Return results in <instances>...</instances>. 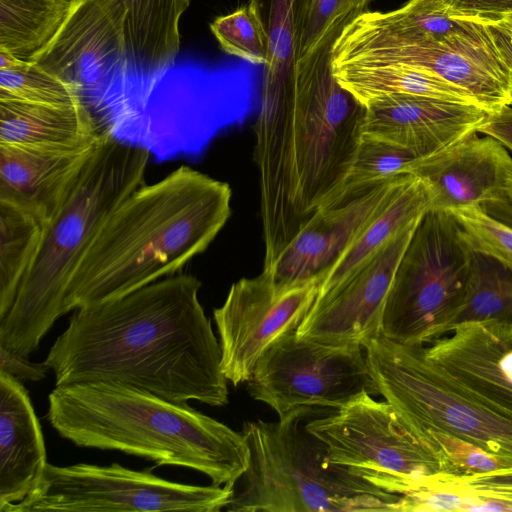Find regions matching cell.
I'll list each match as a JSON object with an SVG mask.
<instances>
[{"instance_id":"cell-1","label":"cell","mask_w":512,"mask_h":512,"mask_svg":"<svg viewBox=\"0 0 512 512\" xmlns=\"http://www.w3.org/2000/svg\"><path fill=\"white\" fill-rule=\"evenodd\" d=\"M201 285L192 275L174 274L76 309L44 360L56 386L115 382L177 403L228 404L220 344L198 297Z\"/></svg>"},{"instance_id":"cell-2","label":"cell","mask_w":512,"mask_h":512,"mask_svg":"<svg viewBox=\"0 0 512 512\" xmlns=\"http://www.w3.org/2000/svg\"><path fill=\"white\" fill-rule=\"evenodd\" d=\"M365 114L366 107L333 73L309 93L261 102L253 159L259 173L263 268L317 211L343 201Z\"/></svg>"},{"instance_id":"cell-3","label":"cell","mask_w":512,"mask_h":512,"mask_svg":"<svg viewBox=\"0 0 512 512\" xmlns=\"http://www.w3.org/2000/svg\"><path fill=\"white\" fill-rule=\"evenodd\" d=\"M231 188L189 166L132 191L107 217L68 284L65 314L176 274L231 215Z\"/></svg>"},{"instance_id":"cell-4","label":"cell","mask_w":512,"mask_h":512,"mask_svg":"<svg viewBox=\"0 0 512 512\" xmlns=\"http://www.w3.org/2000/svg\"><path fill=\"white\" fill-rule=\"evenodd\" d=\"M47 419L76 446L189 468L217 486L233 489L250 464L242 432L187 402L169 401L115 382L56 386L48 396Z\"/></svg>"},{"instance_id":"cell-5","label":"cell","mask_w":512,"mask_h":512,"mask_svg":"<svg viewBox=\"0 0 512 512\" xmlns=\"http://www.w3.org/2000/svg\"><path fill=\"white\" fill-rule=\"evenodd\" d=\"M150 153L107 132L69 199L45 225L37 255L0 320V346L28 357L64 312L70 279L109 214L144 184Z\"/></svg>"},{"instance_id":"cell-6","label":"cell","mask_w":512,"mask_h":512,"mask_svg":"<svg viewBox=\"0 0 512 512\" xmlns=\"http://www.w3.org/2000/svg\"><path fill=\"white\" fill-rule=\"evenodd\" d=\"M378 395L451 480L512 469V421L462 392L424 353L381 334L363 347Z\"/></svg>"},{"instance_id":"cell-7","label":"cell","mask_w":512,"mask_h":512,"mask_svg":"<svg viewBox=\"0 0 512 512\" xmlns=\"http://www.w3.org/2000/svg\"><path fill=\"white\" fill-rule=\"evenodd\" d=\"M323 409L299 408L276 422L247 421L250 464L233 487L230 512H398L401 495L331 464L306 429Z\"/></svg>"},{"instance_id":"cell-8","label":"cell","mask_w":512,"mask_h":512,"mask_svg":"<svg viewBox=\"0 0 512 512\" xmlns=\"http://www.w3.org/2000/svg\"><path fill=\"white\" fill-rule=\"evenodd\" d=\"M123 0H71L54 36L26 61L74 85L100 128L135 145L144 105L134 77Z\"/></svg>"},{"instance_id":"cell-9","label":"cell","mask_w":512,"mask_h":512,"mask_svg":"<svg viewBox=\"0 0 512 512\" xmlns=\"http://www.w3.org/2000/svg\"><path fill=\"white\" fill-rule=\"evenodd\" d=\"M472 255L454 216L429 210L397 266L380 334L403 345H424L446 335L464 297Z\"/></svg>"},{"instance_id":"cell-10","label":"cell","mask_w":512,"mask_h":512,"mask_svg":"<svg viewBox=\"0 0 512 512\" xmlns=\"http://www.w3.org/2000/svg\"><path fill=\"white\" fill-rule=\"evenodd\" d=\"M306 429L324 444L331 464L386 492L402 496L451 481L440 460L406 428L392 406L371 394L312 416Z\"/></svg>"},{"instance_id":"cell-11","label":"cell","mask_w":512,"mask_h":512,"mask_svg":"<svg viewBox=\"0 0 512 512\" xmlns=\"http://www.w3.org/2000/svg\"><path fill=\"white\" fill-rule=\"evenodd\" d=\"M151 470H132L118 463H47L30 494L0 512H218L226 508L233 494L229 487L178 483Z\"/></svg>"},{"instance_id":"cell-12","label":"cell","mask_w":512,"mask_h":512,"mask_svg":"<svg viewBox=\"0 0 512 512\" xmlns=\"http://www.w3.org/2000/svg\"><path fill=\"white\" fill-rule=\"evenodd\" d=\"M403 64L466 89L488 113L512 105L506 67L488 26L445 39H407L351 22L332 50V64Z\"/></svg>"},{"instance_id":"cell-13","label":"cell","mask_w":512,"mask_h":512,"mask_svg":"<svg viewBox=\"0 0 512 512\" xmlns=\"http://www.w3.org/2000/svg\"><path fill=\"white\" fill-rule=\"evenodd\" d=\"M363 349L301 339L292 332L262 354L247 390L278 417L299 408L339 409L365 393L378 395Z\"/></svg>"},{"instance_id":"cell-14","label":"cell","mask_w":512,"mask_h":512,"mask_svg":"<svg viewBox=\"0 0 512 512\" xmlns=\"http://www.w3.org/2000/svg\"><path fill=\"white\" fill-rule=\"evenodd\" d=\"M320 282L277 286L270 274L233 283L213 317L219 335L221 367L234 386L247 382L262 354L296 332L319 292Z\"/></svg>"},{"instance_id":"cell-15","label":"cell","mask_w":512,"mask_h":512,"mask_svg":"<svg viewBox=\"0 0 512 512\" xmlns=\"http://www.w3.org/2000/svg\"><path fill=\"white\" fill-rule=\"evenodd\" d=\"M419 221L394 237L335 289L317 297L296 335L322 344L362 347L378 336L397 266Z\"/></svg>"},{"instance_id":"cell-16","label":"cell","mask_w":512,"mask_h":512,"mask_svg":"<svg viewBox=\"0 0 512 512\" xmlns=\"http://www.w3.org/2000/svg\"><path fill=\"white\" fill-rule=\"evenodd\" d=\"M400 176L317 211L263 270L279 287L322 283L377 214Z\"/></svg>"},{"instance_id":"cell-17","label":"cell","mask_w":512,"mask_h":512,"mask_svg":"<svg viewBox=\"0 0 512 512\" xmlns=\"http://www.w3.org/2000/svg\"><path fill=\"white\" fill-rule=\"evenodd\" d=\"M508 322L461 323L424 353L466 395L512 421V337Z\"/></svg>"},{"instance_id":"cell-18","label":"cell","mask_w":512,"mask_h":512,"mask_svg":"<svg viewBox=\"0 0 512 512\" xmlns=\"http://www.w3.org/2000/svg\"><path fill=\"white\" fill-rule=\"evenodd\" d=\"M409 174L426 184L430 210L483 206L498 199L512 180V155L495 138L473 131L448 148L417 159Z\"/></svg>"},{"instance_id":"cell-19","label":"cell","mask_w":512,"mask_h":512,"mask_svg":"<svg viewBox=\"0 0 512 512\" xmlns=\"http://www.w3.org/2000/svg\"><path fill=\"white\" fill-rule=\"evenodd\" d=\"M365 107L362 137L401 147L417 159L477 131L489 114L473 104L407 94L385 96Z\"/></svg>"},{"instance_id":"cell-20","label":"cell","mask_w":512,"mask_h":512,"mask_svg":"<svg viewBox=\"0 0 512 512\" xmlns=\"http://www.w3.org/2000/svg\"><path fill=\"white\" fill-rule=\"evenodd\" d=\"M101 138L75 151L0 145V201L47 225L76 188Z\"/></svg>"},{"instance_id":"cell-21","label":"cell","mask_w":512,"mask_h":512,"mask_svg":"<svg viewBox=\"0 0 512 512\" xmlns=\"http://www.w3.org/2000/svg\"><path fill=\"white\" fill-rule=\"evenodd\" d=\"M47 463L28 391L21 381L0 371V510L27 497Z\"/></svg>"},{"instance_id":"cell-22","label":"cell","mask_w":512,"mask_h":512,"mask_svg":"<svg viewBox=\"0 0 512 512\" xmlns=\"http://www.w3.org/2000/svg\"><path fill=\"white\" fill-rule=\"evenodd\" d=\"M102 133L83 103L48 106L0 100V145L75 151L93 146Z\"/></svg>"},{"instance_id":"cell-23","label":"cell","mask_w":512,"mask_h":512,"mask_svg":"<svg viewBox=\"0 0 512 512\" xmlns=\"http://www.w3.org/2000/svg\"><path fill=\"white\" fill-rule=\"evenodd\" d=\"M134 77L146 102L175 64L180 47V19L190 0H123Z\"/></svg>"},{"instance_id":"cell-24","label":"cell","mask_w":512,"mask_h":512,"mask_svg":"<svg viewBox=\"0 0 512 512\" xmlns=\"http://www.w3.org/2000/svg\"><path fill=\"white\" fill-rule=\"evenodd\" d=\"M430 209L426 184L413 174L401 175L374 218L326 275L317 297L329 293L348 279Z\"/></svg>"},{"instance_id":"cell-25","label":"cell","mask_w":512,"mask_h":512,"mask_svg":"<svg viewBox=\"0 0 512 512\" xmlns=\"http://www.w3.org/2000/svg\"><path fill=\"white\" fill-rule=\"evenodd\" d=\"M332 71L337 82L364 106L376 99L396 94L479 106L469 91L425 69L403 64L345 63L332 64Z\"/></svg>"},{"instance_id":"cell-26","label":"cell","mask_w":512,"mask_h":512,"mask_svg":"<svg viewBox=\"0 0 512 512\" xmlns=\"http://www.w3.org/2000/svg\"><path fill=\"white\" fill-rule=\"evenodd\" d=\"M373 0H311L299 39L294 91L308 92L332 72V50L344 29L369 11Z\"/></svg>"},{"instance_id":"cell-27","label":"cell","mask_w":512,"mask_h":512,"mask_svg":"<svg viewBox=\"0 0 512 512\" xmlns=\"http://www.w3.org/2000/svg\"><path fill=\"white\" fill-rule=\"evenodd\" d=\"M311 0H249L268 36L261 100L289 96L294 91L295 64L303 22Z\"/></svg>"},{"instance_id":"cell-28","label":"cell","mask_w":512,"mask_h":512,"mask_svg":"<svg viewBox=\"0 0 512 512\" xmlns=\"http://www.w3.org/2000/svg\"><path fill=\"white\" fill-rule=\"evenodd\" d=\"M45 225L0 201V320L12 307L39 250Z\"/></svg>"},{"instance_id":"cell-29","label":"cell","mask_w":512,"mask_h":512,"mask_svg":"<svg viewBox=\"0 0 512 512\" xmlns=\"http://www.w3.org/2000/svg\"><path fill=\"white\" fill-rule=\"evenodd\" d=\"M71 0H0V47L27 60L65 20Z\"/></svg>"},{"instance_id":"cell-30","label":"cell","mask_w":512,"mask_h":512,"mask_svg":"<svg viewBox=\"0 0 512 512\" xmlns=\"http://www.w3.org/2000/svg\"><path fill=\"white\" fill-rule=\"evenodd\" d=\"M487 320L512 323V268L473 251L464 297L448 333L461 323Z\"/></svg>"},{"instance_id":"cell-31","label":"cell","mask_w":512,"mask_h":512,"mask_svg":"<svg viewBox=\"0 0 512 512\" xmlns=\"http://www.w3.org/2000/svg\"><path fill=\"white\" fill-rule=\"evenodd\" d=\"M354 22L407 39H445L475 33L487 26L451 18L440 0H409L392 11L363 13Z\"/></svg>"},{"instance_id":"cell-32","label":"cell","mask_w":512,"mask_h":512,"mask_svg":"<svg viewBox=\"0 0 512 512\" xmlns=\"http://www.w3.org/2000/svg\"><path fill=\"white\" fill-rule=\"evenodd\" d=\"M0 100L48 106L82 103L74 85L26 60L20 65L0 69Z\"/></svg>"},{"instance_id":"cell-33","label":"cell","mask_w":512,"mask_h":512,"mask_svg":"<svg viewBox=\"0 0 512 512\" xmlns=\"http://www.w3.org/2000/svg\"><path fill=\"white\" fill-rule=\"evenodd\" d=\"M417 158L390 143L362 137L344 188L345 200L353 194L403 174H409Z\"/></svg>"},{"instance_id":"cell-34","label":"cell","mask_w":512,"mask_h":512,"mask_svg":"<svg viewBox=\"0 0 512 512\" xmlns=\"http://www.w3.org/2000/svg\"><path fill=\"white\" fill-rule=\"evenodd\" d=\"M210 30L227 54L251 64H266L268 36L257 11L249 3L216 18Z\"/></svg>"},{"instance_id":"cell-35","label":"cell","mask_w":512,"mask_h":512,"mask_svg":"<svg viewBox=\"0 0 512 512\" xmlns=\"http://www.w3.org/2000/svg\"><path fill=\"white\" fill-rule=\"evenodd\" d=\"M450 212L470 248L492 256L512 268V228L489 215L480 205L453 209Z\"/></svg>"},{"instance_id":"cell-36","label":"cell","mask_w":512,"mask_h":512,"mask_svg":"<svg viewBox=\"0 0 512 512\" xmlns=\"http://www.w3.org/2000/svg\"><path fill=\"white\" fill-rule=\"evenodd\" d=\"M442 488L458 491L474 500L476 505L497 502L505 511H512V469L459 476Z\"/></svg>"},{"instance_id":"cell-37","label":"cell","mask_w":512,"mask_h":512,"mask_svg":"<svg viewBox=\"0 0 512 512\" xmlns=\"http://www.w3.org/2000/svg\"><path fill=\"white\" fill-rule=\"evenodd\" d=\"M453 19L494 25L512 12V0H440Z\"/></svg>"},{"instance_id":"cell-38","label":"cell","mask_w":512,"mask_h":512,"mask_svg":"<svg viewBox=\"0 0 512 512\" xmlns=\"http://www.w3.org/2000/svg\"><path fill=\"white\" fill-rule=\"evenodd\" d=\"M0 371H5L19 381H40L49 370L45 363H34L28 357L13 353L0 346Z\"/></svg>"},{"instance_id":"cell-39","label":"cell","mask_w":512,"mask_h":512,"mask_svg":"<svg viewBox=\"0 0 512 512\" xmlns=\"http://www.w3.org/2000/svg\"><path fill=\"white\" fill-rule=\"evenodd\" d=\"M477 131L495 138L512 153V107L489 113Z\"/></svg>"},{"instance_id":"cell-40","label":"cell","mask_w":512,"mask_h":512,"mask_svg":"<svg viewBox=\"0 0 512 512\" xmlns=\"http://www.w3.org/2000/svg\"><path fill=\"white\" fill-rule=\"evenodd\" d=\"M497 52L503 61L512 91V33L499 25H487Z\"/></svg>"},{"instance_id":"cell-41","label":"cell","mask_w":512,"mask_h":512,"mask_svg":"<svg viewBox=\"0 0 512 512\" xmlns=\"http://www.w3.org/2000/svg\"><path fill=\"white\" fill-rule=\"evenodd\" d=\"M481 207L493 218L512 228V180L498 199Z\"/></svg>"},{"instance_id":"cell-42","label":"cell","mask_w":512,"mask_h":512,"mask_svg":"<svg viewBox=\"0 0 512 512\" xmlns=\"http://www.w3.org/2000/svg\"><path fill=\"white\" fill-rule=\"evenodd\" d=\"M23 61V59L0 47V69L20 65Z\"/></svg>"},{"instance_id":"cell-43","label":"cell","mask_w":512,"mask_h":512,"mask_svg":"<svg viewBox=\"0 0 512 512\" xmlns=\"http://www.w3.org/2000/svg\"><path fill=\"white\" fill-rule=\"evenodd\" d=\"M494 25H499L512 33V12L506 15L499 23Z\"/></svg>"},{"instance_id":"cell-44","label":"cell","mask_w":512,"mask_h":512,"mask_svg":"<svg viewBox=\"0 0 512 512\" xmlns=\"http://www.w3.org/2000/svg\"><path fill=\"white\" fill-rule=\"evenodd\" d=\"M509 327H510V334H511V337H512V323L509 324Z\"/></svg>"}]
</instances>
